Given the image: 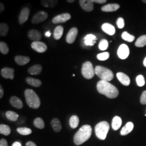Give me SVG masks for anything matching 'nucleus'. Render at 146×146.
<instances>
[{
  "mask_svg": "<svg viewBox=\"0 0 146 146\" xmlns=\"http://www.w3.org/2000/svg\"><path fill=\"white\" fill-rule=\"evenodd\" d=\"M96 88L100 94L104 95L109 99H115L119 94L117 88L108 81L100 80L97 84Z\"/></svg>",
  "mask_w": 146,
  "mask_h": 146,
  "instance_id": "nucleus-1",
  "label": "nucleus"
},
{
  "mask_svg": "<svg viewBox=\"0 0 146 146\" xmlns=\"http://www.w3.org/2000/svg\"><path fill=\"white\" fill-rule=\"evenodd\" d=\"M92 133V128L90 125H85L82 126L74 135V143L77 146L83 144L90 139Z\"/></svg>",
  "mask_w": 146,
  "mask_h": 146,
  "instance_id": "nucleus-2",
  "label": "nucleus"
},
{
  "mask_svg": "<svg viewBox=\"0 0 146 146\" xmlns=\"http://www.w3.org/2000/svg\"><path fill=\"white\" fill-rule=\"evenodd\" d=\"M27 104L33 109H37L41 104V101L36 93L32 89H27L25 92Z\"/></svg>",
  "mask_w": 146,
  "mask_h": 146,
  "instance_id": "nucleus-3",
  "label": "nucleus"
},
{
  "mask_svg": "<svg viewBox=\"0 0 146 146\" xmlns=\"http://www.w3.org/2000/svg\"><path fill=\"white\" fill-rule=\"evenodd\" d=\"M110 128V124L107 121H104L98 123L95 127V134L97 137L101 140H105Z\"/></svg>",
  "mask_w": 146,
  "mask_h": 146,
  "instance_id": "nucleus-4",
  "label": "nucleus"
},
{
  "mask_svg": "<svg viewBox=\"0 0 146 146\" xmlns=\"http://www.w3.org/2000/svg\"><path fill=\"white\" fill-rule=\"evenodd\" d=\"M95 73L101 80L109 82L114 78L113 72L103 66H98L95 68Z\"/></svg>",
  "mask_w": 146,
  "mask_h": 146,
  "instance_id": "nucleus-5",
  "label": "nucleus"
},
{
  "mask_svg": "<svg viewBox=\"0 0 146 146\" xmlns=\"http://www.w3.org/2000/svg\"><path fill=\"white\" fill-rule=\"evenodd\" d=\"M82 74L84 78L86 79H91L93 78L95 75V69H94L93 64L90 61H86L84 63L81 69Z\"/></svg>",
  "mask_w": 146,
  "mask_h": 146,
  "instance_id": "nucleus-6",
  "label": "nucleus"
},
{
  "mask_svg": "<svg viewBox=\"0 0 146 146\" xmlns=\"http://www.w3.org/2000/svg\"><path fill=\"white\" fill-rule=\"evenodd\" d=\"M48 17L47 12L44 11H40L37 12L31 19V22L33 24H38L45 21Z\"/></svg>",
  "mask_w": 146,
  "mask_h": 146,
  "instance_id": "nucleus-7",
  "label": "nucleus"
},
{
  "mask_svg": "<svg viewBox=\"0 0 146 146\" xmlns=\"http://www.w3.org/2000/svg\"><path fill=\"white\" fill-rule=\"evenodd\" d=\"M129 49L128 46L125 44H122L117 50V55L119 58L125 60L129 56Z\"/></svg>",
  "mask_w": 146,
  "mask_h": 146,
  "instance_id": "nucleus-8",
  "label": "nucleus"
},
{
  "mask_svg": "<svg viewBox=\"0 0 146 146\" xmlns=\"http://www.w3.org/2000/svg\"><path fill=\"white\" fill-rule=\"evenodd\" d=\"M78 34V29L76 27H73L68 31L66 36V41L69 44H72L75 42Z\"/></svg>",
  "mask_w": 146,
  "mask_h": 146,
  "instance_id": "nucleus-9",
  "label": "nucleus"
},
{
  "mask_svg": "<svg viewBox=\"0 0 146 146\" xmlns=\"http://www.w3.org/2000/svg\"><path fill=\"white\" fill-rule=\"evenodd\" d=\"M71 19V15L69 13H63L55 16L53 18L52 22L55 23H62L66 22L67 21H69Z\"/></svg>",
  "mask_w": 146,
  "mask_h": 146,
  "instance_id": "nucleus-10",
  "label": "nucleus"
},
{
  "mask_svg": "<svg viewBox=\"0 0 146 146\" xmlns=\"http://www.w3.org/2000/svg\"><path fill=\"white\" fill-rule=\"evenodd\" d=\"M31 47L33 49L35 50L38 52H45L47 50V45L41 41H36V42H33L31 44Z\"/></svg>",
  "mask_w": 146,
  "mask_h": 146,
  "instance_id": "nucleus-11",
  "label": "nucleus"
},
{
  "mask_svg": "<svg viewBox=\"0 0 146 146\" xmlns=\"http://www.w3.org/2000/svg\"><path fill=\"white\" fill-rule=\"evenodd\" d=\"M80 5L84 11L87 12H90L94 9V4L90 0H80Z\"/></svg>",
  "mask_w": 146,
  "mask_h": 146,
  "instance_id": "nucleus-12",
  "label": "nucleus"
},
{
  "mask_svg": "<svg viewBox=\"0 0 146 146\" xmlns=\"http://www.w3.org/2000/svg\"><path fill=\"white\" fill-rule=\"evenodd\" d=\"M1 74L4 78L13 80L14 78V69L8 67L3 68L1 70Z\"/></svg>",
  "mask_w": 146,
  "mask_h": 146,
  "instance_id": "nucleus-13",
  "label": "nucleus"
},
{
  "mask_svg": "<svg viewBox=\"0 0 146 146\" xmlns=\"http://www.w3.org/2000/svg\"><path fill=\"white\" fill-rule=\"evenodd\" d=\"M28 38L34 42L40 41L42 38L41 33L35 29H31L28 33Z\"/></svg>",
  "mask_w": 146,
  "mask_h": 146,
  "instance_id": "nucleus-14",
  "label": "nucleus"
},
{
  "mask_svg": "<svg viewBox=\"0 0 146 146\" xmlns=\"http://www.w3.org/2000/svg\"><path fill=\"white\" fill-rule=\"evenodd\" d=\"M29 13H30V10L27 7L24 8L21 11L19 17V22L20 24L22 25L27 21L29 15Z\"/></svg>",
  "mask_w": 146,
  "mask_h": 146,
  "instance_id": "nucleus-15",
  "label": "nucleus"
},
{
  "mask_svg": "<svg viewBox=\"0 0 146 146\" xmlns=\"http://www.w3.org/2000/svg\"><path fill=\"white\" fill-rule=\"evenodd\" d=\"M116 76H117V78H118L119 81L123 85L128 86L131 83L130 78L125 73L119 72L116 74Z\"/></svg>",
  "mask_w": 146,
  "mask_h": 146,
  "instance_id": "nucleus-16",
  "label": "nucleus"
},
{
  "mask_svg": "<svg viewBox=\"0 0 146 146\" xmlns=\"http://www.w3.org/2000/svg\"><path fill=\"white\" fill-rule=\"evenodd\" d=\"M97 38L95 35L92 34L87 35L84 38V43L87 46H94L96 42Z\"/></svg>",
  "mask_w": 146,
  "mask_h": 146,
  "instance_id": "nucleus-17",
  "label": "nucleus"
},
{
  "mask_svg": "<svg viewBox=\"0 0 146 146\" xmlns=\"http://www.w3.org/2000/svg\"><path fill=\"white\" fill-rule=\"evenodd\" d=\"M11 105L17 109H21L23 108V104L21 99L16 96L11 97L9 100Z\"/></svg>",
  "mask_w": 146,
  "mask_h": 146,
  "instance_id": "nucleus-18",
  "label": "nucleus"
},
{
  "mask_svg": "<svg viewBox=\"0 0 146 146\" xmlns=\"http://www.w3.org/2000/svg\"><path fill=\"white\" fill-rule=\"evenodd\" d=\"M102 30L110 35H114L116 31L115 27L108 23H105L102 26Z\"/></svg>",
  "mask_w": 146,
  "mask_h": 146,
  "instance_id": "nucleus-19",
  "label": "nucleus"
},
{
  "mask_svg": "<svg viewBox=\"0 0 146 146\" xmlns=\"http://www.w3.org/2000/svg\"><path fill=\"white\" fill-rule=\"evenodd\" d=\"M120 8L119 5L116 3H112L104 5L101 8V11L104 12H113L117 11Z\"/></svg>",
  "mask_w": 146,
  "mask_h": 146,
  "instance_id": "nucleus-20",
  "label": "nucleus"
},
{
  "mask_svg": "<svg viewBox=\"0 0 146 146\" xmlns=\"http://www.w3.org/2000/svg\"><path fill=\"white\" fill-rule=\"evenodd\" d=\"M134 124L131 122H127L125 125L122 128L120 131V134L121 135H126L129 134L131 131L133 130Z\"/></svg>",
  "mask_w": 146,
  "mask_h": 146,
  "instance_id": "nucleus-21",
  "label": "nucleus"
},
{
  "mask_svg": "<svg viewBox=\"0 0 146 146\" xmlns=\"http://www.w3.org/2000/svg\"><path fill=\"white\" fill-rule=\"evenodd\" d=\"M16 63L20 66H24L29 62L30 58L25 56L17 55L15 58Z\"/></svg>",
  "mask_w": 146,
  "mask_h": 146,
  "instance_id": "nucleus-22",
  "label": "nucleus"
},
{
  "mask_svg": "<svg viewBox=\"0 0 146 146\" xmlns=\"http://www.w3.org/2000/svg\"><path fill=\"white\" fill-rule=\"evenodd\" d=\"M42 70V66L40 64H36L31 66L28 69V73L31 75H37L41 73Z\"/></svg>",
  "mask_w": 146,
  "mask_h": 146,
  "instance_id": "nucleus-23",
  "label": "nucleus"
},
{
  "mask_svg": "<svg viewBox=\"0 0 146 146\" xmlns=\"http://www.w3.org/2000/svg\"><path fill=\"white\" fill-rule=\"evenodd\" d=\"M51 125L52 127L53 130L55 132H60L62 129V125L61 122L59 119L57 118L53 119L51 121Z\"/></svg>",
  "mask_w": 146,
  "mask_h": 146,
  "instance_id": "nucleus-24",
  "label": "nucleus"
},
{
  "mask_svg": "<svg viewBox=\"0 0 146 146\" xmlns=\"http://www.w3.org/2000/svg\"><path fill=\"white\" fill-rule=\"evenodd\" d=\"M121 125H122L121 118L118 116H115L112 120V122H111L112 128L114 131H117L120 128Z\"/></svg>",
  "mask_w": 146,
  "mask_h": 146,
  "instance_id": "nucleus-25",
  "label": "nucleus"
},
{
  "mask_svg": "<svg viewBox=\"0 0 146 146\" xmlns=\"http://www.w3.org/2000/svg\"><path fill=\"white\" fill-rule=\"evenodd\" d=\"M26 80L27 84L31 85V86L34 87H39L42 84L41 81L38 79H36V78L28 77V78H27Z\"/></svg>",
  "mask_w": 146,
  "mask_h": 146,
  "instance_id": "nucleus-26",
  "label": "nucleus"
},
{
  "mask_svg": "<svg viewBox=\"0 0 146 146\" xmlns=\"http://www.w3.org/2000/svg\"><path fill=\"white\" fill-rule=\"evenodd\" d=\"M58 0H42L41 3L43 6L47 8H54L58 5Z\"/></svg>",
  "mask_w": 146,
  "mask_h": 146,
  "instance_id": "nucleus-27",
  "label": "nucleus"
},
{
  "mask_svg": "<svg viewBox=\"0 0 146 146\" xmlns=\"http://www.w3.org/2000/svg\"><path fill=\"white\" fill-rule=\"evenodd\" d=\"M63 27L61 26L56 27L54 31V37L55 40H59L61 38L63 33Z\"/></svg>",
  "mask_w": 146,
  "mask_h": 146,
  "instance_id": "nucleus-28",
  "label": "nucleus"
},
{
  "mask_svg": "<svg viewBox=\"0 0 146 146\" xmlns=\"http://www.w3.org/2000/svg\"><path fill=\"white\" fill-rule=\"evenodd\" d=\"M5 116L9 120H10L11 121H16L18 118H19V114H17L15 112L13 111H7L5 113Z\"/></svg>",
  "mask_w": 146,
  "mask_h": 146,
  "instance_id": "nucleus-29",
  "label": "nucleus"
},
{
  "mask_svg": "<svg viewBox=\"0 0 146 146\" xmlns=\"http://www.w3.org/2000/svg\"><path fill=\"white\" fill-rule=\"evenodd\" d=\"M69 124L72 128L75 129L78 127L79 124V118L76 115H73L71 116L69 120Z\"/></svg>",
  "mask_w": 146,
  "mask_h": 146,
  "instance_id": "nucleus-30",
  "label": "nucleus"
},
{
  "mask_svg": "<svg viewBox=\"0 0 146 146\" xmlns=\"http://www.w3.org/2000/svg\"><path fill=\"white\" fill-rule=\"evenodd\" d=\"M11 133V128L8 125L1 124L0 125V133L4 135H9Z\"/></svg>",
  "mask_w": 146,
  "mask_h": 146,
  "instance_id": "nucleus-31",
  "label": "nucleus"
},
{
  "mask_svg": "<svg viewBox=\"0 0 146 146\" xmlns=\"http://www.w3.org/2000/svg\"><path fill=\"white\" fill-rule=\"evenodd\" d=\"M136 47H143L146 45V35L139 37L135 42Z\"/></svg>",
  "mask_w": 146,
  "mask_h": 146,
  "instance_id": "nucleus-32",
  "label": "nucleus"
},
{
  "mask_svg": "<svg viewBox=\"0 0 146 146\" xmlns=\"http://www.w3.org/2000/svg\"><path fill=\"white\" fill-rule=\"evenodd\" d=\"M34 125H35V127H36L38 129H43L44 128V122L43 121V120L42 118L40 117H37L34 121Z\"/></svg>",
  "mask_w": 146,
  "mask_h": 146,
  "instance_id": "nucleus-33",
  "label": "nucleus"
},
{
  "mask_svg": "<svg viewBox=\"0 0 146 146\" xmlns=\"http://www.w3.org/2000/svg\"><path fill=\"white\" fill-rule=\"evenodd\" d=\"M9 31V27L5 23H2L0 25V35L1 36H5Z\"/></svg>",
  "mask_w": 146,
  "mask_h": 146,
  "instance_id": "nucleus-34",
  "label": "nucleus"
},
{
  "mask_svg": "<svg viewBox=\"0 0 146 146\" xmlns=\"http://www.w3.org/2000/svg\"><path fill=\"white\" fill-rule=\"evenodd\" d=\"M17 131L22 135H28L31 134L32 133V131L30 128L27 127H19L16 129Z\"/></svg>",
  "mask_w": 146,
  "mask_h": 146,
  "instance_id": "nucleus-35",
  "label": "nucleus"
},
{
  "mask_svg": "<svg viewBox=\"0 0 146 146\" xmlns=\"http://www.w3.org/2000/svg\"><path fill=\"white\" fill-rule=\"evenodd\" d=\"M122 38L123 40L129 42H133L135 40V36L131 35L127 31H125L122 34Z\"/></svg>",
  "mask_w": 146,
  "mask_h": 146,
  "instance_id": "nucleus-36",
  "label": "nucleus"
},
{
  "mask_svg": "<svg viewBox=\"0 0 146 146\" xmlns=\"http://www.w3.org/2000/svg\"><path fill=\"white\" fill-rule=\"evenodd\" d=\"M9 48L5 42L1 41L0 42V52L3 54H7L9 52Z\"/></svg>",
  "mask_w": 146,
  "mask_h": 146,
  "instance_id": "nucleus-37",
  "label": "nucleus"
},
{
  "mask_svg": "<svg viewBox=\"0 0 146 146\" xmlns=\"http://www.w3.org/2000/svg\"><path fill=\"white\" fill-rule=\"evenodd\" d=\"M108 47V42L106 39H102L100 41L99 44V48L101 50H105Z\"/></svg>",
  "mask_w": 146,
  "mask_h": 146,
  "instance_id": "nucleus-38",
  "label": "nucleus"
},
{
  "mask_svg": "<svg viewBox=\"0 0 146 146\" xmlns=\"http://www.w3.org/2000/svg\"><path fill=\"white\" fill-rule=\"evenodd\" d=\"M136 81L137 84L138 86H139V87H142V86H143L145 85V78H144L143 76L142 75H138V76L136 77Z\"/></svg>",
  "mask_w": 146,
  "mask_h": 146,
  "instance_id": "nucleus-39",
  "label": "nucleus"
},
{
  "mask_svg": "<svg viewBox=\"0 0 146 146\" xmlns=\"http://www.w3.org/2000/svg\"><path fill=\"white\" fill-rule=\"evenodd\" d=\"M109 58H110V53L108 52L100 53L97 55V58L100 61L107 60Z\"/></svg>",
  "mask_w": 146,
  "mask_h": 146,
  "instance_id": "nucleus-40",
  "label": "nucleus"
},
{
  "mask_svg": "<svg viewBox=\"0 0 146 146\" xmlns=\"http://www.w3.org/2000/svg\"><path fill=\"white\" fill-rule=\"evenodd\" d=\"M116 23H117V26L118 27V28L120 29H122L125 27V21H124L122 17H119L117 19Z\"/></svg>",
  "mask_w": 146,
  "mask_h": 146,
  "instance_id": "nucleus-41",
  "label": "nucleus"
},
{
  "mask_svg": "<svg viewBox=\"0 0 146 146\" xmlns=\"http://www.w3.org/2000/svg\"><path fill=\"white\" fill-rule=\"evenodd\" d=\"M140 103L142 104H146V90L144 91L141 95Z\"/></svg>",
  "mask_w": 146,
  "mask_h": 146,
  "instance_id": "nucleus-42",
  "label": "nucleus"
},
{
  "mask_svg": "<svg viewBox=\"0 0 146 146\" xmlns=\"http://www.w3.org/2000/svg\"><path fill=\"white\" fill-rule=\"evenodd\" d=\"M92 2L93 3H96L99 4H103L107 2L106 0H92Z\"/></svg>",
  "mask_w": 146,
  "mask_h": 146,
  "instance_id": "nucleus-43",
  "label": "nucleus"
},
{
  "mask_svg": "<svg viewBox=\"0 0 146 146\" xmlns=\"http://www.w3.org/2000/svg\"><path fill=\"white\" fill-rule=\"evenodd\" d=\"M0 146H8V143L5 139H2L1 140Z\"/></svg>",
  "mask_w": 146,
  "mask_h": 146,
  "instance_id": "nucleus-44",
  "label": "nucleus"
},
{
  "mask_svg": "<svg viewBox=\"0 0 146 146\" xmlns=\"http://www.w3.org/2000/svg\"><path fill=\"white\" fill-rule=\"evenodd\" d=\"M26 146H37L36 145L33 141H28L26 143Z\"/></svg>",
  "mask_w": 146,
  "mask_h": 146,
  "instance_id": "nucleus-45",
  "label": "nucleus"
},
{
  "mask_svg": "<svg viewBox=\"0 0 146 146\" xmlns=\"http://www.w3.org/2000/svg\"><path fill=\"white\" fill-rule=\"evenodd\" d=\"M4 94V91H3V89L2 88V86H0V98L1 99Z\"/></svg>",
  "mask_w": 146,
  "mask_h": 146,
  "instance_id": "nucleus-46",
  "label": "nucleus"
},
{
  "mask_svg": "<svg viewBox=\"0 0 146 146\" xmlns=\"http://www.w3.org/2000/svg\"><path fill=\"white\" fill-rule=\"evenodd\" d=\"M5 10V5L2 2L0 3V13H2Z\"/></svg>",
  "mask_w": 146,
  "mask_h": 146,
  "instance_id": "nucleus-47",
  "label": "nucleus"
},
{
  "mask_svg": "<svg viewBox=\"0 0 146 146\" xmlns=\"http://www.w3.org/2000/svg\"><path fill=\"white\" fill-rule=\"evenodd\" d=\"M12 146H22V145H21V143L20 142L16 141V142H15L13 143Z\"/></svg>",
  "mask_w": 146,
  "mask_h": 146,
  "instance_id": "nucleus-48",
  "label": "nucleus"
},
{
  "mask_svg": "<svg viewBox=\"0 0 146 146\" xmlns=\"http://www.w3.org/2000/svg\"><path fill=\"white\" fill-rule=\"evenodd\" d=\"M45 35L47 37L50 36V35H51V33H50V31H47V32L45 33Z\"/></svg>",
  "mask_w": 146,
  "mask_h": 146,
  "instance_id": "nucleus-49",
  "label": "nucleus"
},
{
  "mask_svg": "<svg viewBox=\"0 0 146 146\" xmlns=\"http://www.w3.org/2000/svg\"><path fill=\"white\" fill-rule=\"evenodd\" d=\"M143 65L145 66V67H146V57L144 59V61H143Z\"/></svg>",
  "mask_w": 146,
  "mask_h": 146,
  "instance_id": "nucleus-50",
  "label": "nucleus"
},
{
  "mask_svg": "<svg viewBox=\"0 0 146 146\" xmlns=\"http://www.w3.org/2000/svg\"><path fill=\"white\" fill-rule=\"evenodd\" d=\"M67 2L69 3H73L74 2H75V0H68Z\"/></svg>",
  "mask_w": 146,
  "mask_h": 146,
  "instance_id": "nucleus-51",
  "label": "nucleus"
},
{
  "mask_svg": "<svg viewBox=\"0 0 146 146\" xmlns=\"http://www.w3.org/2000/svg\"><path fill=\"white\" fill-rule=\"evenodd\" d=\"M142 2H144V3H146V0H143V1H142Z\"/></svg>",
  "mask_w": 146,
  "mask_h": 146,
  "instance_id": "nucleus-52",
  "label": "nucleus"
},
{
  "mask_svg": "<svg viewBox=\"0 0 146 146\" xmlns=\"http://www.w3.org/2000/svg\"><path fill=\"white\" fill-rule=\"evenodd\" d=\"M73 76H74H74H75V74H73Z\"/></svg>",
  "mask_w": 146,
  "mask_h": 146,
  "instance_id": "nucleus-53",
  "label": "nucleus"
}]
</instances>
